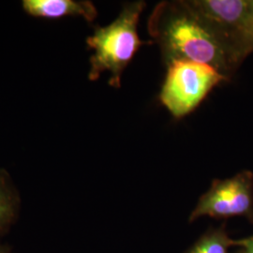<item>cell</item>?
<instances>
[{"label":"cell","instance_id":"obj_7","mask_svg":"<svg viewBox=\"0 0 253 253\" xmlns=\"http://www.w3.org/2000/svg\"><path fill=\"white\" fill-rule=\"evenodd\" d=\"M21 208V198L9 172L0 169V235L15 223Z\"/></svg>","mask_w":253,"mask_h":253},{"label":"cell","instance_id":"obj_6","mask_svg":"<svg viewBox=\"0 0 253 253\" xmlns=\"http://www.w3.org/2000/svg\"><path fill=\"white\" fill-rule=\"evenodd\" d=\"M22 8L29 16L56 20L77 16L92 23L98 16V10L86 0H23Z\"/></svg>","mask_w":253,"mask_h":253},{"label":"cell","instance_id":"obj_5","mask_svg":"<svg viewBox=\"0 0 253 253\" xmlns=\"http://www.w3.org/2000/svg\"><path fill=\"white\" fill-rule=\"evenodd\" d=\"M191 6L219 31L230 37L247 55L253 50L250 27L253 0H189Z\"/></svg>","mask_w":253,"mask_h":253},{"label":"cell","instance_id":"obj_3","mask_svg":"<svg viewBox=\"0 0 253 253\" xmlns=\"http://www.w3.org/2000/svg\"><path fill=\"white\" fill-rule=\"evenodd\" d=\"M160 93L163 106L177 119L190 115L213 88L229 79L208 64L172 60Z\"/></svg>","mask_w":253,"mask_h":253},{"label":"cell","instance_id":"obj_8","mask_svg":"<svg viewBox=\"0 0 253 253\" xmlns=\"http://www.w3.org/2000/svg\"><path fill=\"white\" fill-rule=\"evenodd\" d=\"M233 246H237V240L229 236L224 227H219L202 235L185 253H229Z\"/></svg>","mask_w":253,"mask_h":253},{"label":"cell","instance_id":"obj_10","mask_svg":"<svg viewBox=\"0 0 253 253\" xmlns=\"http://www.w3.org/2000/svg\"><path fill=\"white\" fill-rule=\"evenodd\" d=\"M250 43L253 52V15L252 22H251V27H250Z\"/></svg>","mask_w":253,"mask_h":253},{"label":"cell","instance_id":"obj_9","mask_svg":"<svg viewBox=\"0 0 253 253\" xmlns=\"http://www.w3.org/2000/svg\"><path fill=\"white\" fill-rule=\"evenodd\" d=\"M237 246H241L243 248L242 253H253V236L237 240Z\"/></svg>","mask_w":253,"mask_h":253},{"label":"cell","instance_id":"obj_11","mask_svg":"<svg viewBox=\"0 0 253 253\" xmlns=\"http://www.w3.org/2000/svg\"><path fill=\"white\" fill-rule=\"evenodd\" d=\"M0 253H14L8 246L0 244Z\"/></svg>","mask_w":253,"mask_h":253},{"label":"cell","instance_id":"obj_2","mask_svg":"<svg viewBox=\"0 0 253 253\" xmlns=\"http://www.w3.org/2000/svg\"><path fill=\"white\" fill-rule=\"evenodd\" d=\"M145 8V1L126 4L118 17L105 27L95 28L86 39V44L94 51L91 55L88 79L96 81L105 72L110 73L109 84L121 86V78L126 66L137 51L146 42L138 35V23Z\"/></svg>","mask_w":253,"mask_h":253},{"label":"cell","instance_id":"obj_1","mask_svg":"<svg viewBox=\"0 0 253 253\" xmlns=\"http://www.w3.org/2000/svg\"><path fill=\"white\" fill-rule=\"evenodd\" d=\"M147 29L160 47L165 65L178 59L208 64L230 80L248 56L189 0L158 3L148 18Z\"/></svg>","mask_w":253,"mask_h":253},{"label":"cell","instance_id":"obj_4","mask_svg":"<svg viewBox=\"0 0 253 253\" xmlns=\"http://www.w3.org/2000/svg\"><path fill=\"white\" fill-rule=\"evenodd\" d=\"M202 217H246L253 220V173L242 171L226 179H215L190 213L189 221Z\"/></svg>","mask_w":253,"mask_h":253}]
</instances>
